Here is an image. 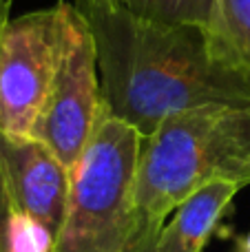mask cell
Listing matches in <instances>:
<instances>
[{
	"instance_id": "30bf717a",
	"label": "cell",
	"mask_w": 250,
	"mask_h": 252,
	"mask_svg": "<svg viewBox=\"0 0 250 252\" xmlns=\"http://www.w3.org/2000/svg\"><path fill=\"white\" fill-rule=\"evenodd\" d=\"M4 244L7 252H53L56 235L38 219L9 208Z\"/></svg>"
},
{
	"instance_id": "5b68a950",
	"label": "cell",
	"mask_w": 250,
	"mask_h": 252,
	"mask_svg": "<svg viewBox=\"0 0 250 252\" xmlns=\"http://www.w3.org/2000/svg\"><path fill=\"white\" fill-rule=\"evenodd\" d=\"M102 111L97 44L87 18L71 2L60 64L31 137L42 142L71 170L91 139Z\"/></svg>"
},
{
	"instance_id": "277c9868",
	"label": "cell",
	"mask_w": 250,
	"mask_h": 252,
	"mask_svg": "<svg viewBox=\"0 0 250 252\" xmlns=\"http://www.w3.org/2000/svg\"><path fill=\"white\" fill-rule=\"evenodd\" d=\"M69 7L58 0L0 27V135L31 137L60 64Z\"/></svg>"
},
{
	"instance_id": "ba28073f",
	"label": "cell",
	"mask_w": 250,
	"mask_h": 252,
	"mask_svg": "<svg viewBox=\"0 0 250 252\" xmlns=\"http://www.w3.org/2000/svg\"><path fill=\"white\" fill-rule=\"evenodd\" d=\"M204 31L217 64L250 73V0H215Z\"/></svg>"
},
{
	"instance_id": "3957f363",
	"label": "cell",
	"mask_w": 250,
	"mask_h": 252,
	"mask_svg": "<svg viewBox=\"0 0 250 252\" xmlns=\"http://www.w3.org/2000/svg\"><path fill=\"white\" fill-rule=\"evenodd\" d=\"M142 133L102 111L78 164L53 252H124L137 223Z\"/></svg>"
},
{
	"instance_id": "7a4b0ae2",
	"label": "cell",
	"mask_w": 250,
	"mask_h": 252,
	"mask_svg": "<svg viewBox=\"0 0 250 252\" xmlns=\"http://www.w3.org/2000/svg\"><path fill=\"white\" fill-rule=\"evenodd\" d=\"M224 179L250 184V109L204 106L159 124L144 137L135 184L137 213L166 217L197 188Z\"/></svg>"
},
{
	"instance_id": "8fae6325",
	"label": "cell",
	"mask_w": 250,
	"mask_h": 252,
	"mask_svg": "<svg viewBox=\"0 0 250 252\" xmlns=\"http://www.w3.org/2000/svg\"><path fill=\"white\" fill-rule=\"evenodd\" d=\"M162 226H164V221H157V219H151L146 215L137 213L135 230H133L124 252H157V241H159Z\"/></svg>"
},
{
	"instance_id": "5bb4252c",
	"label": "cell",
	"mask_w": 250,
	"mask_h": 252,
	"mask_svg": "<svg viewBox=\"0 0 250 252\" xmlns=\"http://www.w3.org/2000/svg\"><path fill=\"white\" fill-rule=\"evenodd\" d=\"M9 7H11V0H0V27L9 18Z\"/></svg>"
},
{
	"instance_id": "7c38bea8",
	"label": "cell",
	"mask_w": 250,
	"mask_h": 252,
	"mask_svg": "<svg viewBox=\"0 0 250 252\" xmlns=\"http://www.w3.org/2000/svg\"><path fill=\"white\" fill-rule=\"evenodd\" d=\"M7 217H9V199L4 192L2 179H0V252H7V244H4V228H7Z\"/></svg>"
},
{
	"instance_id": "52a82bcc",
	"label": "cell",
	"mask_w": 250,
	"mask_h": 252,
	"mask_svg": "<svg viewBox=\"0 0 250 252\" xmlns=\"http://www.w3.org/2000/svg\"><path fill=\"white\" fill-rule=\"evenodd\" d=\"M242 186L217 179L186 197L162 226L157 252H204Z\"/></svg>"
},
{
	"instance_id": "4fadbf2b",
	"label": "cell",
	"mask_w": 250,
	"mask_h": 252,
	"mask_svg": "<svg viewBox=\"0 0 250 252\" xmlns=\"http://www.w3.org/2000/svg\"><path fill=\"white\" fill-rule=\"evenodd\" d=\"M228 252H250V230L244 235H237L233 239V248Z\"/></svg>"
},
{
	"instance_id": "8992f818",
	"label": "cell",
	"mask_w": 250,
	"mask_h": 252,
	"mask_svg": "<svg viewBox=\"0 0 250 252\" xmlns=\"http://www.w3.org/2000/svg\"><path fill=\"white\" fill-rule=\"evenodd\" d=\"M0 179L9 208L38 219L58 237L69 204L71 170L38 139L0 135Z\"/></svg>"
},
{
	"instance_id": "9c48e42d",
	"label": "cell",
	"mask_w": 250,
	"mask_h": 252,
	"mask_svg": "<svg viewBox=\"0 0 250 252\" xmlns=\"http://www.w3.org/2000/svg\"><path fill=\"white\" fill-rule=\"evenodd\" d=\"M97 2L113 4L149 20L206 27L215 0H97Z\"/></svg>"
},
{
	"instance_id": "6da1fadb",
	"label": "cell",
	"mask_w": 250,
	"mask_h": 252,
	"mask_svg": "<svg viewBox=\"0 0 250 252\" xmlns=\"http://www.w3.org/2000/svg\"><path fill=\"white\" fill-rule=\"evenodd\" d=\"M73 4L95 38L106 111L142 137L186 111L250 109V73L213 60L204 27L149 20L97 0Z\"/></svg>"
}]
</instances>
